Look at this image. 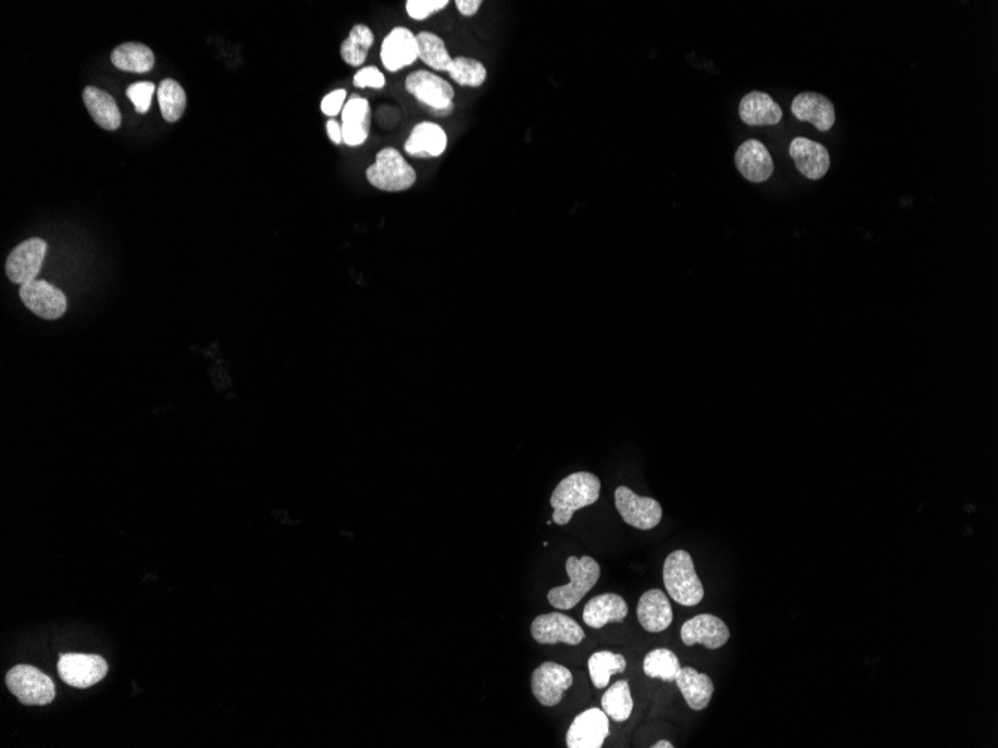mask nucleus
I'll return each mask as SVG.
<instances>
[{
	"label": "nucleus",
	"mask_w": 998,
	"mask_h": 748,
	"mask_svg": "<svg viewBox=\"0 0 998 748\" xmlns=\"http://www.w3.org/2000/svg\"><path fill=\"white\" fill-rule=\"evenodd\" d=\"M588 668L594 686L597 689H606L612 675L622 674L625 671L626 659L622 654L612 653L609 650L597 651L589 657Z\"/></svg>",
	"instance_id": "obj_29"
},
{
	"label": "nucleus",
	"mask_w": 998,
	"mask_h": 748,
	"mask_svg": "<svg viewBox=\"0 0 998 748\" xmlns=\"http://www.w3.org/2000/svg\"><path fill=\"white\" fill-rule=\"evenodd\" d=\"M405 90L420 104L431 109L435 117H447L455 109V90L444 78L428 71H416L405 80Z\"/></svg>",
	"instance_id": "obj_5"
},
{
	"label": "nucleus",
	"mask_w": 998,
	"mask_h": 748,
	"mask_svg": "<svg viewBox=\"0 0 998 748\" xmlns=\"http://www.w3.org/2000/svg\"><path fill=\"white\" fill-rule=\"evenodd\" d=\"M449 74L459 86L473 87V89L483 86L488 78V71L482 62L462 56L453 59Z\"/></svg>",
	"instance_id": "obj_33"
},
{
	"label": "nucleus",
	"mask_w": 998,
	"mask_h": 748,
	"mask_svg": "<svg viewBox=\"0 0 998 748\" xmlns=\"http://www.w3.org/2000/svg\"><path fill=\"white\" fill-rule=\"evenodd\" d=\"M676 684L691 710L701 711L709 707L715 693V684L709 675L701 674L697 669L686 666L677 672Z\"/></svg>",
	"instance_id": "obj_23"
},
{
	"label": "nucleus",
	"mask_w": 998,
	"mask_h": 748,
	"mask_svg": "<svg viewBox=\"0 0 998 748\" xmlns=\"http://www.w3.org/2000/svg\"><path fill=\"white\" fill-rule=\"evenodd\" d=\"M791 111L798 121L813 124L819 132H828L836 123V109L833 102L819 93H800L792 101Z\"/></svg>",
	"instance_id": "obj_18"
},
{
	"label": "nucleus",
	"mask_w": 998,
	"mask_h": 748,
	"mask_svg": "<svg viewBox=\"0 0 998 748\" xmlns=\"http://www.w3.org/2000/svg\"><path fill=\"white\" fill-rule=\"evenodd\" d=\"M601 705H603L604 713L610 719L618 723L626 722L634 710V701H632L628 681H616L613 686H610L601 699Z\"/></svg>",
	"instance_id": "obj_30"
},
{
	"label": "nucleus",
	"mask_w": 998,
	"mask_h": 748,
	"mask_svg": "<svg viewBox=\"0 0 998 748\" xmlns=\"http://www.w3.org/2000/svg\"><path fill=\"white\" fill-rule=\"evenodd\" d=\"M789 156L794 160L798 172L809 180H822L830 171V153L824 145L812 139L803 136L792 139Z\"/></svg>",
	"instance_id": "obj_14"
},
{
	"label": "nucleus",
	"mask_w": 998,
	"mask_h": 748,
	"mask_svg": "<svg viewBox=\"0 0 998 748\" xmlns=\"http://www.w3.org/2000/svg\"><path fill=\"white\" fill-rule=\"evenodd\" d=\"M679 657L668 650V648H656L649 651L643 660V671L647 677L658 678L665 683L676 681L677 672L680 671Z\"/></svg>",
	"instance_id": "obj_31"
},
{
	"label": "nucleus",
	"mask_w": 998,
	"mask_h": 748,
	"mask_svg": "<svg viewBox=\"0 0 998 748\" xmlns=\"http://www.w3.org/2000/svg\"><path fill=\"white\" fill-rule=\"evenodd\" d=\"M111 62L122 71L145 74L153 69L154 54L147 45L127 42L113 51Z\"/></svg>",
	"instance_id": "obj_26"
},
{
	"label": "nucleus",
	"mask_w": 998,
	"mask_h": 748,
	"mask_svg": "<svg viewBox=\"0 0 998 748\" xmlns=\"http://www.w3.org/2000/svg\"><path fill=\"white\" fill-rule=\"evenodd\" d=\"M673 744L670 741H658V743L653 744L652 748H673Z\"/></svg>",
	"instance_id": "obj_40"
},
{
	"label": "nucleus",
	"mask_w": 998,
	"mask_h": 748,
	"mask_svg": "<svg viewBox=\"0 0 998 748\" xmlns=\"http://www.w3.org/2000/svg\"><path fill=\"white\" fill-rule=\"evenodd\" d=\"M573 686L570 669L555 662H544L532 674V693L544 707H555Z\"/></svg>",
	"instance_id": "obj_11"
},
{
	"label": "nucleus",
	"mask_w": 998,
	"mask_h": 748,
	"mask_svg": "<svg viewBox=\"0 0 998 748\" xmlns=\"http://www.w3.org/2000/svg\"><path fill=\"white\" fill-rule=\"evenodd\" d=\"M347 102V92L344 89L334 90V92L326 95L322 99V104H320V109H322L323 114L328 115V117H335V115L343 112L344 105Z\"/></svg>",
	"instance_id": "obj_37"
},
{
	"label": "nucleus",
	"mask_w": 998,
	"mask_h": 748,
	"mask_svg": "<svg viewBox=\"0 0 998 748\" xmlns=\"http://www.w3.org/2000/svg\"><path fill=\"white\" fill-rule=\"evenodd\" d=\"M374 33L365 24H356L350 30L349 38L341 44V59L349 66H362L374 45Z\"/></svg>",
	"instance_id": "obj_28"
},
{
	"label": "nucleus",
	"mask_w": 998,
	"mask_h": 748,
	"mask_svg": "<svg viewBox=\"0 0 998 748\" xmlns=\"http://www.w3.org/2000/svg\"><path fill=\"white\" fill-rule=\"evenodd\" d=\"M47 248V242L39 238L27 239L17 245L6 259L5 269L9 280L20 286L36 280L44 265Z\"/></svg>",
	"instance_id": "obj_9"
},
{
	"label": "nucleus",
	"mask_w": 998,
	"mask_h": 748,
	"mask_svg": "<svg viewBox=\"0 0 998 748\" xmlns=\"http://www.w3.org/2000/svg\"><path fill=\"white\" fill-rule=\"evenodd\" d=\"M6 686L23 705H48L56 698L53 680L30 665L14 666L6 675Z\"/></svg>",
	"instance_id": "obj_6"
},
{
	"label": "nucleus",
	"mask_w": 998,
	"mask_h": 748,
	"mask_svg": "<svg viewBox=\"0 0 998 748\" xmlns=\"http://www.w3.org/2000/svg\"><path fill=\"white\" fill-rule=\"evenodd\" d=\"M381 63L389 72H399L413 65L417 57L416 35L407 27H395L383 39L380 50Z\"/></svg>",
	"instance_id": "obj_16"
},
{
	"label": "nucleus",
	"mask_w": 998,
	"mask_h": 748,
	"mask_svg": "<svg viewBox=\"0 0 998 748\" xmlns=\"http://www.w3.org/2000/svg\"><path fill=\"white\" fill-rule=\"evenodd\" d=\"M367 180L381 192L398 193L411 189L417 174L396 148L386 147L378 151L375 162L368 166Z\"/></svg>",
	"instance_id": "obj_4"
},
{
	"label": "nucleus",
	"mask_w": 998,
	"mask_h": 748,
	"mask_svg": "<svg viewBox=\"0 0 998 748\" xmlns=\"http://www.w3.org/2000/svg\"><path fill=\"white\" fill-rule=\"evenodd\" d=\"M637 617L644 631L659 634L673 623V608L662 590L652 589L643 593L638 601Z\"/></svg>",
	"instance_id": "obj_21"
},
{
	"label": "nucleus",
	"mask_w": 998,
	"mask_h": 748,
	"mask_svg": "<svg viewBox=\"0 0 998 748\" xmlns=\"http://www.w3.org/2000/svg\"><path fill=\"white\" fill-rule=\"evenodd\" d=\"M664 584L671 599L683 607H695L704 599L703 583L688 551L668 554L664 563Z\"/></svg>",
	"instance_id": "obj_2"
},
{
	"label": "nucleus",
	"mask_w": 998,
	"mask_h": 748,
	"mask_svg": "<svg viewBox=\"0 0 998 748\" xmlns=\"http://www.w3.org/2000/svg\"><path fill=\"white\" fill-rule=\"evenodd\" d=\"M531 634L538 644L544 645H579L586 637L585 631L576 620L559 613L538 616L532 622Z\"/></svg>",
	"instance_id": "obj_12"
},
{
	"label": "nucleus",
	"mask_w": 998,
	"mask_h": 748,
	"mask_svg": "<svg viewBox=\"0 0 998 748\" xmlns=\"http://www.w3.org/2000/svg\"><path fill=\"white\" fill-rule=\"evenodd\" d=\"M353 84L358 89H367V87H370V89L381 90L386 86V77L375 66H367V68L359 69L356 72L355 77H353Z\"/></svg>",
	"instance_id": "obj_36"
},
{
	"label": "nucleus",
	"mask_w": 998,
	"mask_h": 748,
	"mask_svg": "<svg viewBox=\"0 0 998 748\" xmlns=\"http://www.w3.org/2000/svg\"><path fill=\"white\" fill-rule=\"evenodd\" d=\"M417 57L429 68L435 71L449 72L452 66V56L447 51L446 44L440 36L431 32H420L416 35Z\"/></svg>",
	"instance_id": "obj_27"
},
{
	"label": "nucleus",
	"mask_w": 998,
	"mask_h": 748,
	"mask_svg": "<svg viewBox=\"0 0 998 748\" xmlns=\"http://www.w3.org/2000/svg\"><path fill=\"white\" fill-rule=\"evenodd\" d=\"M160 109L163 118L169 123H175L183 117L186 111L187 98L183 87L174 80H163L157 89Z\"/></svg>",
	"instance_id": "obj_32"
},
{
	"label": "nucleus",
	"mask_w": 998,
	"mask_h": 748,
	"mask_svg": "<svg viewBox=\"0 0 998 748\" xmlns=\"http://www.w3.org/2000/svg\"><path fill=\"white\" fill-rule=\"evenodd\" d=\"M154 92H156V86L153 83H148V81H142V83H135L127 89V98L132 101L135 105L136 112L139 114H145L151 107V99H153Z\"/></svg>",
	"instance_id": "obj_35"
},
{
	"label": "nucleus",
	"mask_w": 998,
	"mask_h": 748,
	"mask_svg": "<svg viewBox=\"0 0 998 748\" xmlns=\"http://www.w3.org/2000/svg\"><path fill=\"white\" fill-rule=\"evenodd\" d=\"M736 166L750 183H765L774 172L770 151L758 139H748L736 151Z\"/></svg>",
	"instance_id": "obj_17"
},
{
	"label": "nucleus",
	"mask_w": 998,
	"mask_h": 748,
	"mask_svg": "<svg viewBox=\"0 0 998 748\" xmlns=\"http://www.w3.org/2000/svg\"><path fill=\"white\" fill-rule=\"evenodd\" d=\"M740 118L749 126H774L782 121L783 112L767 93L752 92L740 102Z\"/></svg>",
	"instance_id": "obj_24"
},
{
	"label": "nucleus",
	"mask_w": 998,
	"mask_h": 748,
	"mask_svg": "<svg viewBox=\"0 0 998 748\" xmlns=\"http://www.w3.org/2000/svg\"><path fill=\"white\" fill-rule=\"evenodd\" d=\"M567 574L570 583L565 586L553 587L547 593L550 605L556 610H571L576 607L600 580L601 568L597 560L591 556H570L567 559Z\"/></svg>",
	"instance_id": "obj_3"
},
{
	"label": "nucleus",
	"mask_w": 998,
	"mask_h": 748,
	"mask_svg": "<svg viewBox=\"0 0 998 748\" xmlns=\"http://www.w3.org/2000/svg\"><path fill=\"white\" fill-rule=\"evenodd\" d=\"M601 481L591 472H576L568 475L553 490L550 505L553 507L552 522L559 526L568 525L574 513L595 504L600 498Z\"/></svg>",
	"instance_id": "obj_1"
},
{
	"label": "nucleus",
	"mask_w": 998,
	"mask_h": 748,
	"mask_svg": "<svg viewBox=\"0 0 998 748\" xmlns=\"http://www.w3.org/2000/svg\"><path fill=\"white\" fill-rule=\"evenodd\" d=\"M731 634L724 620L712 614H700L694 619L683 623L680 638L683 644L692 647L695 644L704 645L709 650H718L730 640Z\"/></svg>",
	"instance_id": "obj_15"
},
{
	"label": "nucleus",
	"mask_w": 998,
	"mask_h": 748,
	"mask_svg": "<svg viewBox=\"0 0 998 748\" xmlns=\"http://www.w3.org/2000/svg\"><path fill=\"white\" fill-rule=\"evenodd\" d=\"M23 304L35 316L45 320H57L66 313L68 299L62 290L47 281L33 280L20 289Z\"/></svg>",
	"instance_id": "obj_10"
},
{
	"label": "nucleus",
	"mask_w": 998,
	"mask_h": 748,
	"mask_svg": "<svg viewBox=\"0 0 998 748\" xmlns=\"http://www.w3.org/2000/svg\"><path fill=\"white\" fill-rule=\"evenodd\" d=\"M447 148V133L443 127L431 121H422L411 130L404 144L405 153L417 159H435Z\"/></svg>",
	"instance_id": "obj_19"
},
{
	"label": "nucleus",
	"mask_w": 998,
	"mask_h": 748,
	"mask_svg": "<svg viewBox=\"0 0 998 748\" xmlns=\"http://www.w3.org/2000/svg\"><path fill=\"white\" fill-rule=\"evenodd\" d=\"M343 142L349 147H361L371 130V105L361 96H352L341 112Z\"/></svg>",
	"instance_id": "obj_20"
},
{
	"label": "nucleus",
	"mask_w": 998,
	"mask_h": 748,
	"mask_svg": "<svg viewBox=\"0 0 998 748\" xmlns=\"http://www.w3.org/2000/svg\"><path fill=\"white\" fill-rule=\"evenodd\" d=\"M326 132H328L329 139L334 144L340 145L343 142V129H341V124L337 120H334V118H331L326 123Z\"/></svg>",
	"instance_id": "obj_39"
},
{
	"label": "nucleus",
	"mask_w": 998,
	"mask_h": 748,
	"mask_svg": "<svg viewBox=\"0 0 998 748\" xmlns=\"http://www.w3.org/2000/svg\"><path fill=\"white\" fill-rule=\"evenodd\" d=\"M455 5L464 17H473L479 12L483 2L482 0H456Z\"/></svg>",
	"instance_id": "obj_38"
},
{
	"label": "nucleus",
	"mask_w": 998,
	"mask_h": 748,
	"mask_svg": "<svg viewBox=\"0 0 998 748\" xmlns=\"http://www.w3.org/2000/svg\"><path fill=\"white\" fill-rule=\"evenodd\" d=\"M57 671L69 686L89 689L107 677L108 665L105 659L96 654L69 653L60 657Z\"/></svg>",
	"instance_id": "obj_8"
},
{
	"label": "nucleus",
	"mask_w": 998,
	"mask_h": 748,
	"mask_svg": "<svg viewBox=\"0 0 998 748\" xmlns=\"http://www.w3.org/2000/svg\"><path fill=\"white\" fill-rule=\"evenodd\" d=\"M609 735V716L603 710L589 708L571 723L567 734V747L601 748Z\"/></svg>",
	"instance_id": "obj_13"
},
{
	"label": "nucleus",
	"mask_w": 998,
	"mask_h": 748,
	"mask_svg": "<svg viewBox=\"0 0 998 748\" xmlns=\"http://www.w3.org/2000/svg\"><path fill=\"white\" fill-rule=\"evenodd\" d=\"M449 5V0H407L405 9L413 20L423 21L434 15L435 12L443 11Z\"/></svg>",
	"instance_id": "obj_34"
},
{
	"label": "nucleus",
	"mask_w": 998,
	"mask_h": 748,
	"mask_svg": "<svg viewBox=\"0 0 998 748\" xmlns=\"http://www.w3.org/2000/svg\"><path fill=\"white\" fill-rule=\"evenodd\" d=\"M628 616V604L616 593L595 596L583 610V622L592 629H601L607 623H622Z\"/></svg>",
	"instance_id": "obj_22"
},
{
	"label": "nucleus",
	"mask_w": 998,
	"mask_h": 748,
	"mask_svg": "<svg viewBox=\"0 0 998 748\" xmlns=\"http://www.w3.org/2000/svg\"><path fill=\"white\" fill-rule=\"evenodd\" d=\"M84 104L93 120L105 130H117L122 124V114L116 101L98 87H87L83 93Z\"/></svg>",
	"instance_id": "obj_25"
},
{
	"label": "nucleus",
	"mask_w": 998,
	"mask_h": 748,
	"mask_svg": "<svg viewBox=\"0 0 998 748\" xmlns=\"http://www.w3.org/2000/svg\"><path fill=\"white\" fill-rule=\"evenodd\" d=\"M616 510L626 525L640 531H650L661 523L662 507L658 501L637 495L626 486L616 489Z\"/></svg>",
	"instance_id": "obj_7"
}]
</instances>
